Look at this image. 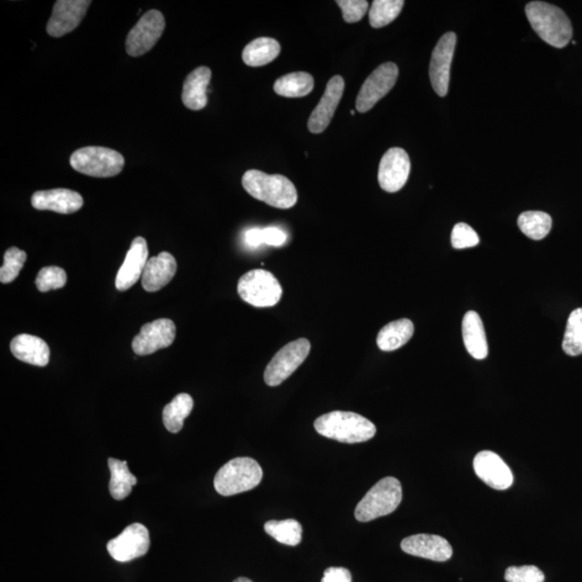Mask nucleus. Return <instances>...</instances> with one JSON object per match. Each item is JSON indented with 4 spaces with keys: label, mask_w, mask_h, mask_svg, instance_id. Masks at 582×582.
Returning <instances> with one entry per match:
<instances>
[{
    "label": "nucleus",
    "mask_w": 582,
    "mask_h": 582,
    "mask_svg": "<svg viewBox=\"0 0 582 582\" xmlns=\"http://www.w3.org/2000/svg\"><path fill=\"white\" fill-rule=\"evenodd\" d=\"M242 184L252 198L273 208L288 210L298 201L297 189L283 175H268L251 169L243 176Z\"/></svg>",
    "instance_id": "f257e3e1"
},
{
    "label": "nucleus",
    "mask_w": 582,
    "mask_h": 582,
    "mask_svg": "<svg viewBox=\"0 0 582 582\" xmlns=\"http://www.w3.org/2000/svg\"><path fill=\"white\" fill-rule=\"evenodd\" d=\"M314 427L320 435L343 443L366 442L377 433V427L372 421L346 411H332L320 416Z\"/></svg>",
    "instance_id": "f03ea898"
},
{
    "label": "nucleus",
    "mask_w": 582,
    "mask_h": 582,
    "mask_svg": "<svg viewBox=\"0 0 582 582\" xmlns=\"http://www.w3.org/2000/svg\"><path fill=\"white\" fill-rule=\"evenodd\" d=\"M526 13L534 30L548 45L562 49L573 37V26L563 12L554 4L532 2L526 4Z\"/></svg>",
    "instance_id": "7ed1b4c3"
},
{
    "label": "nucleus",
    "mask_w": 582,
    "mask_h": 582,
    "mask_svg": "<svg viewBox=\"0 0 582 582\" xmlns=\"http://www.w3.org/2000/svg\"><path fill=\"white\" fill-rule=\"evenodd\" d=\"M262 468L255 459L237 458L218 470L214 480L217 493L232 496L255 489L261 483Z\"/></svg>",
    "instance_id": "20e7f679"
},
{
    "label": "nucleus",
    "mask_w": 582,
    "mask_h": 582,
    "mask_svg": "<svg viewBox=\"0 0 582 582\" xmlns=\"http://www.w3.org/2000/svg\"><path fill=\"white\" fill-rule=\"evenodd\" d=\"M402 488L398 479L386 477L375 484L355 509L359 522H370L375 518L390 515L400 505Z\"/></svg>",
    "instance_id": "39448f33"
},
{
    "label": "nucleus",
    "mask_w": 582,
    "mask_h": 582,
    "mask_svg": "<svg viewBox=\"0 0 582 582\" xmlns=\"http://www.w3.org/2000/svg\"><path fill=\"white\" fill-rule=\"evenodd\" d=\"M124 158L105 147H84L73 153L71 166L75 171L98 178L114 177L123 171Z\"/></svg>",
    "instance_id": "423d86ee"
},
{
    "label": "nucleus",
    "mask_w": 582,
    "mask_h": 582,
    "mask_svg": "<svg viewBox=\"0 0 582 582\" xmlns=\"http://www.w3.org/2000/svg\"><path fill=\"white\" fill-rule=\"evenodd\" d=\"M237 293L243 301L255 308H271L282 299L283 288L272 273L252 270L240 278Z\"/></svg>",
    "instance_id": "0eeeda50"
},
{
    "label": "nucleus",
    "mask_w": 582,
    "mask_h": 582,
    "mask_svg": "<svg viewBox=\"0 0 582 582\" xmlns=\"http://www.w3.org/2000/svg\"><path fill=\"white\" fill-rule=\"evenodd\" d=\"M310 351L311 343L306 338H299L280 348L264 372V382L271 388L282 384L304 363Z\"/></svg>",
    "instance_id": "6e6552de"
},
{
    "label": "nucleus",
    "mask_w": 582,
    "mask_h": 582,
    "mask_svg": "<svg viewBox=\"0 0 582 582\" xmlns=\"http://www.w3.org/2000/svg\"><path fill=\"white\" fill-rule=\"evenodd\" d=\"M166 29V19L158 10H150L142 15L126 39V52L131 56H141L150 51Z\"/></svg>",
    "instance_id": "1a4fd4ad"
},
{
    "label": "nucleus",
    "mask_w": 582,
    "mask_h": 582,
    "mask_svg": "<svg viewBox=\"0 0 582 582\" xmlns=\"http://www.w3.org/2000/svg\"><path fill=\"white\" fill-rule=\"evenodd\" d=\"M398 73V67L394 63H384L373 71L358 93L356 108L359 113H367L388 95L395 87Z\"/></svg>",
    "instance_id": "9d476101"
},
{
    "label": "nucleus",
    "mask_w": 582,
    "mask_h": 582,
    "mask_svg": "<svg viewBox=\"0 0 582 582\" xmlns=\"http://www.w3.org/2000/svg\"><path fill=\"white\" fill-rule=\"evenodd\" d=\"M150 547V532L141 523L131 524L119 536L111 539L107 543L111 558L121 563L144 557Z\"/></svg>",
    "instance_id": "9b49d317"
},
{
    "label": "nucleus",
    "mask_w": 582,
    "mask_h": 582,
    "mask_svg": "<svg viewBox=\"0 0 582 582\" xmlns=\"http://www.w3.org/2000/svg\"><path fill=\"white\" fill-rule=\"evenodd\" d=\"M411 171L410 158L401 148H391L380 162L378 179L381 188L395 193L404 188Z\"/></svg>",
    "instance_id": "f8f14e48"
},
{
    "label": "nucleus",
    "mask_w": 582,
    "mask_h": 582,
    "mask_svg": "<svg viewBox=\"0 0 582 582\" xmlns=\"http://www.w3.org/2000/svg\"><path fill=\"white\" fill-rule=\"evenodd\" d=\"M176 337V326L168 319L157 320L141 327V332L132 342L137 355L146 356L171 347Z\"/></svg>",
    "instance_id": "ddd939ff"
},
{
    "label": "nucleus",
    "mask_w": 582,
    "mask_h": 582,
    "mask_svg": "<svg viewBox=\"0 0 582 582\" xmlns=\"http://www.w3.org/2000/svg\"><path fill=\"white\" fill-rule=\"evenodd\" d=\"M457 40V35L449 31L439 39L432 51L430 78L433 90L441 98L446 97L449 92V71H451Z\"/></svg>",
    "instance_id": "4468645a"
},
{
    "label": "nucleus",
    "mask_w": 582,
    "mask_h": 582,
    "mask_svg": "<svg viewBox=\"0 0 582 582\" xmlns=\"http://www.w3.org/2000/svg\"><path fill=\"white\" fill-rule=\"evenodd\" d=\"M91 4L90 0H58L47 25V34L57 39L71 33L82 22Z\"/></svg>",
    "instance_id": "2eb2a0df"
},
{
    "label": "nucleus",
    "mask_w": 582,
    "mask_h": 582,
    "mask_svg": "<svg viewBox=\"0 0 582 582\" xmlns=\"http://www.w3.org/2000/svg\"><path fill=\"white\" fill-rule=\"evenodd\" d=\"M475 475L492 489L504 491L513 484V475L500 455L492 451H483L474 459Z\"/></svg>",
    "instance_id": "dca6fc26"
},
{
    "label": "nucleus",
    "mask_w": 582,
    "mask_h": 582,
    "mask_svg": "<svg viewBox=\"0 0 582 582\" xmlns=\"http://www.w3.org/2000/svg\"><path fill=\"white\" fill-rule=\"evenodd\" d=\"M402 552L435 562H446L452 558L453 549L446 538L431 534H417L401 542Z\"/></svg>",
    "instance_id": "f3484780"
},
{
    "label": "nucleus",
    "mask_w": 582,
    "mask_h": 582,
    "mask_svg": "<svg viewBox=\"0 0 582 582\" xmlns=\"http://www.w3.org/2000/svg\"><path fill=\"white\" fill-rule=\"evenodd\" d=\"M344 92V79L341 76L332 77L327 83L326 91L312 113L308 126L311 133L320 134L330 124L335 116L338 103Z\"/></svg>",
    "instance_id": "a211bd4d"
},
{
    "label": "nucleus",
    "mask_w": 582,
    "mask_h": 582,
    "mask_svg": "<svg viewBox=\"0 0 582 582\" xmlns=\"http://www.w3.org/2000/svg\"><path fill=\"white\" fill-rule=\"evenodd\" d=\"M148 258V245L144 237L137 236L132 242L130 250L126 253L125 261L119 269L116 278V288L125 291L134 286L142 277Z\"/></svg>",
    "instance_id": "6ab92c4d"
},
{
    "label": "nucleus",
    "mask_w": 582,
    "mask_h": 582,
    "mask_svg": "<svg viewBox=\"0 0 582 582\" xmlns=\"http://www.w3.org/2000/svg\"><path fill=\"white\" fill-rule=\"evenodd\" d=\"M31 205L39 210L73 214L82 208L83 198L70 189H52L35 193L31 197Z\"/></svg>",
    "instance_id": "aec40b11"
},
{
    "label": "nucleus",
    "mask_w": 582,
    "mask_h": 582,
    "mask_svg": "<svg viewBox=\"0 0 582 582\" xmlns=\"http://www.w3.org/2000/svg\"><path fill=\"white\" fill-rule=\"evenodd\" d=\"M177 271V262L171 253L163 252L147 261L141 286L148 293H156L171 282Z\"/></svg>",
    "instance_id": "412c9836"
},
{
    "label": "nucleus",
    "mask_w": 582,
    "mask_h": 582,
    "mask_svg": "<svg viewBox=\"0 0 582 582\" xmlns=\"http://www.w3.org/2000/svg\"><path fill=\"white\" fill-rule=\"evenodd\" d=\"M10 349L19 361L33 366L46 367L50 362V347L39 337L22 333L13 338Z\"/></svg>",
    "instance_id": "4be33fe9"
},
{
    "label": "nucleus",
    "mask_w": 582,
    "mask_h": 582,
    "mask_svg": "<svg viewBox=\"0 0 582 582\" xmlns=\"http://www.w3.org/2000/svg\"><path fill=\"white\" fill-rule=\"evenodd\" d=\"M211 79L209 67L201 66L186 78L184 83L182 99L184 106L192 110H201L208 105V88Z\"/></svg>",
    "instance_id": "5701e85b"
},
{
    "label": "nucleus",
    "mask_w": 582,
    "mask_h": 582,
    "mask_svg": "<svg viewBox=\"0 0 582 582\" xmlns=\"http://www.w3.org/2000/svg\"><path fill=\"white\" fill-rule=\"evenodd\" d=\"M463 338L466 349L475 359L486 358L489 354L488 340L483 320L475 311H469L463 319Z\"/></svg>",
    "instance_id": "b1692460"
},
{
    "label": "nucleus",
    "mask_w": 582,
    "mask_h": 582,
    "mask_svg": "<svg viewBox=\"0 0 582 582\" xmlns=\"http://www.w3.org/2000/svg\"><path fill=\"white\" fill-rule=\"evenodd\" d=\"M415 325L410 320L402 319L389 322L380 330L377 344L381 351L393 352L398 349L414 337Z\"/></svg>",
    "instance_id": "393cba45"
},
{
    "label": "nucleus",
    "mask_w": 582,
    "mask_h": 582,
    "mask_svg": "<svg viewBox=\"0 0 582 582\" xmlns=\"http://www.w3.org/2000/svg\"><path fill=\"white\" fill-rule=\"evenodd\" d=\"M280 52L278 41L268 37L252 40L243 51V61L247 66L261 67L268 65L277 58Z\"/></svg>",
    "instance_id": "a878e982"
},
{
    "label": "nucleus",
    "mask_w": 582,
    "mask_h": 582,
    "mask_svg": "<svg viewBox=\"0 0 582 582\" xmlns=\"http://www.w3.org/2000/svg\"><path fill=\"white\" fill-rule=\"evenodd\" d=\"M110 469L109 491L116 501H123L131 494L132 489L137 484V479L131 474L128 463L116 458H109Z\"/></svg>",
    "instance_id": "bb28decb"
},
{
    "label": "nucleus",
    "mask_w": 582,
    "mask_h": 582,
    "mask_svg": "<svg viewBox=\"0 0 582 582\" xmlns=\"http://www.w3.org/2000/svg\"><path fill=\"white\" fill-rule=\"evenodd\" d=\"M313 88L314 78L304 72L287 73L274 83L275 93L290 98L306 97L313 91Z\"/></svg>",
    "instance_id": "cd10ccee"
},
{
    "label": "nucleus",
    "mask_w": 582,
    "mask_h": 582,
    "mask_svg": "<svg viewBox=\"0 0 582 582\" xmlns=\"http://www.w3.org/2000/svg\"><path fill=\"white\" fill-rule=\"evenodd\" d=\"M193 397L188 394H179L164 407L163 423L169 432L177 433L182 431L184 420L193 409Z\"/></svg>",
    "instance_id": "c85d7f7f"
},
{
    "label": "nucleus",
    "mask_w": 582,
    "mask_h": 582,
    "mask_svg": "<svg viewBox=\"0 0 582 582\" xmlns=\"http://www.w3.org/2000/svg\"><path fill=\"white\" fill-rule=\"evenodd\" d=\"M520 230L532 240L541 241L552 231V216L543 211H524L518 218Z\"/></svg>",
    "instance_id": "c756f323"
},
{
    "label": "nucleus",
    "mask_w": 582,
    "mask_h": 582,
    "mask_svg": "<svg viewBox=\"0 0 582 582\" xmlns=\"http://www.w3.org/2000/svg\"><path fill=\"white\" fill-rule=\"evenodd\" d=\"M264 531L275 541L287 544V546H297L303 539V526L294 518L283 521H268L264 524Z\"/></svg>",
    "instance_id": "7c9ffc66"
},
{
    "label": "nucleus",
    "mask_w": 582,
    "mask_h": 582,
    "mask_svg": "<svg viewBox=\"0 0 582 582\" xmlns=\"http://www.w3.org/2000/svg\"><path fill=\"white\" fill-rule=\"evenodd\" d=\"M404 6L402 0H374L369 13L370 25L374 29L384 28L398 17Z\"/></svg>",
    "instance_id": "2f4dec72"
},
{
    "label": "nucleus",
    "mask_w": 582,
    "mask_h": 582,
    "mask_svg": "<svg viewBox=\"0 0 582 582\" xmlns=\"http://www.w3.org/2000/svg\"><path fill=\"white\" fill-rule=\"evenodd\" d=\"M563 351L569 356L582 354V308L571 312L562 344Z\"/></svg>",
    "instance_id": "473e14b6"
},
{
    "label": "nucleus",
    "mask_w": 582,
    "mask_h": 582,
    "mask_svg": "<svg viewBox=\"0 0 582 582\" xmlns=\"http://www.w3.org/2000/svg\"><path fill=\"white\" fill-rule=\"evenodd\" d=\"M26 252L19 250L17 247H10L4 253V264L0 269V282L9 284L13 282L23 269L26 261Z\"/></svg>",
    "instance_id": "72a5a7b5"
},
{
    "label": "nucleus",
    "mask_w": 582,
    "mask_h": 582,
    "mask_svg": "<svg viewBox=\"0 0 582 582\" xmlns=\"http://www.w3.org/2000/svg\"><path fill=\"white\" fill-rule=\"evenodd\" d=\"M67 274L62 268L46 267L41 269L36 278V286L41 293L64 287Z\"/></svg>",
    "instance_id": "f704fd0d"
},
{
    "label": "nucleus",
    "mask_w": 582,
    "mask_h": 582,
    "mask_svg": "<svg viewBox=\"0 0 582 582\" xmlns=\"http://www.w3.org/2000/svg\"><path fill=\"white\" fill-rule=\"evenodd\" d=\"M507 582H543L544 575L534 565L510 566L506 569Z\"/></svg>",
    "instance_id": "c9c22d12"
},
{
    "label": "nucleus",
    "mask_w": 582,
    "mask_h": 582,
    "mask_svg": "<svg viewBox=\"0 0 582 582\" xmlns=\"http://www.w3.org/2000/svg\"><path fill=\"white\" fill-rule=\"evenodd\" d=\"M451 242L455 250H464V248L477 246L480 239L472 227L459 222L453 227Z\"/></svg>",
    "instance_id": "e433bc0d"
},
{
    "label": "nucleus",
    "mask_w": 582,
    "mask_h": 582,
    "mask_svg": "<svg viewBox=\"0 0 582 582\" xmlns=\"http://www.w3.org/2000/svg\"><path fill=\"white\" fill-rule=\"evenodd\" d=\"M337 4L342 9L343 19L347 23L359 22L369 6L366 0H338Z\"/></svg>",
    "instance_id": "4c0bfd02"
},
{
    "label": "nucleus",
    "mask_w": 582,
    "mask_h": 582,
    "mask_svg": "<svg viewBox=\"0 0 582 582\" xmlns=\"http://www.w3.org/2000/svg\"><path fill=\"white\" fill-rule=\"evenodd\" d=\"M287 240V235L286 233L278 227H266V229H261V241L262 244H267L270 246H282L284 243Z\"/></svg>",
    "instance_id": "58836bf2"
},
{
    "label": "nucleus",
    "mask_w": 582,
    "mask_h": 582,
    "mask_svg": "<svg viewBox=\"0 0 582 582\" xmlns=\"http://www.w3.org/2000/svg\"><path fill=\"white\" fill-rule=\"evenodd\" d=\"M321 582H352V575L347 569L330 568L325 570Z\"/></svg>",
    "instance_id": "ea45409f"
},
{
    "label": "nucleus",
    "mask_w": 582,
    "mask_h": 582,
    "mask_svg": "<svg viewBox=\"0 0 582 582\" xmlns=\"http://www.w3.org/2000/svg\"><path fill=\"white\" fill-rule=\"evenodd\" d=\"M233 582H252V581L251 579L245 578V577H240V578H237Z\"/></svg>",
    "instance_id": "a19ab883"
},
{
    "label": "nucleus",
    "mask_w": 582,
    "mask_h": 582,
    "mask_svg": "<svg viewBox=\"0 0 582 582\" xmlns=\"http://www.w3.org/2000/svg\"><path fill=\"white\" fill-rule=\"evenodd\" d=\"M351 114H352L353 116L355 115V114H356V113H355V110H352V113H351Z\"/></svg>",
    "instance_id": "79ce46f5"
}]
</instances>
